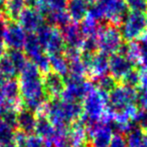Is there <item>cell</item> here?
Masks as SVG:
<instances>
[{
	"instance_id": "b9f144b4",
	"label": "cell",
	"mask_w": 147,
	"mask_h": 147,
	"mask_svg": "<svg viewBox=\"0 0 147 147\" xmlns=\"http://www.w3.org/2000/svg\"><path fill=\"white\" fill-rule=\"evenodd\" d=\"M0 147H18V146H17V144L14 142V141H10V142L1 144V145H0Z\"/></svg>"
},
{
	"instance_id": "d590c367",
	"label": "cell",
	"mask_w": 147,
	"mask_h": 147,
	"mask_svg": "<svg viewBox=\"0 0 147 147\" xmlns=\"http://www.w3.org/2000/svg\"><path fill=\"white\" fill-rule=\"evenodd\" d=\"M139 47H140L139 65H141L143 69L147 71V33L139 40Z\"/></svg>"
},
{
	"instance_id": "e0dca14e",
	"label": "cell",
	"mask_w": 147,
	"mask_h": 147,
	"mask_svg": "<svg viewBox=\"0 0 147 147\" xmlns=\"http://www.w3.org/2000/svg\"><path fill=\"white\" fill-rule=\"evenodd\" d=\"M89 73L93 76V78L98 79L109 73V55L102 53H95L91 61L90 71Z\"/></svg>"
},
{
	"instance_id": "f35d334b",
	"label": "cell",
	"mask_w": 147,
	"mask_h": 147,
	"mask_svg": "<svg viewBox=\"0 0 147 147\" xmlns=\"http://www.w3.org/2000/svg\"><path fill=\"white\" fill-rule=\"evenodd\" d=\"M109 147H128L125 135L120 134V133H114L110 141Z\"/></svg>"
},
{
	"instance_id": "7a4b0ae2",
	"label": "cell",
	"mask_w": 147,
	"mask_h": 147,
	"mask_svg": "<svg viewBox=\"0 0 147 147\" xmlns=\"http://www.w3.org/2000/svg\"><path fill=\"white\" fill-rule=\"evenodd\" d=\"M43 112L57 130H67L83 115L82 104L79 102H65L51 99L43 106Z\"/></svg>"
},
{
	"instance_id": "44dd1931",
	"label": "cell",
	"mask_w": 147,
	"mask_h": 147,
	"mask_svg": "<svg viewBox=\"0 0 147 147\" xmlns=\"http://www.w3.org/2000/svg\"><path fill=\"white\" fill-rule=\"evenodd\" d=\"M67 136H69V140L71 147L85 144V141L87 139V130L85 125L80 120L74 123L69 127Z\"/></svg>"
},
{
	"instance_id": "cb8c5ba5",
	"label": "cell",
	"mask_w": 147,
	"mask_h": 147,
	"mask_svg": "<svg viewBox=\"0 0 147 147\" xmlns=\"http://www.w3.org/2000/svg\"><path fill=\"white\" fill-rule=\"evenodd\" d=\"M49 67L55 73L61 75V77H67L69 75V61L63 53L49 55Z\"/></svg>"
},
{
	"instance_id": "d4e9b609",
	"label": "cell",
	"mask_w": 147,
	"mask_h": 147,
	"mask_svg": "<svg viewBox=\"0 0 147 147\" xmlns=\"http://www.w3.org/2000/svg\"><path fill=\"white\" fill-rule=\"evenodd\" d=\"M102 22L97 21L91 17L87 16L84 20L81 22L80 28L84 37H98L99 33L102 28Z\"/></svg>"
},
{
	"instance_id": "e575fe53",
	"label": "cell",
	"mask_w": 147,
	"mask_h": 147,
	"mask_svg": "<svg viewBox=\"0 0 147 147\" xmlns=\"http://www.w3.org/2000/svg\"><path fill=\"white\" fill-rule=\"evenodd\" d=\"M135 104L138 109H147V88L139 87L136 89Z\"/></svg>"
},
{
	"instance_id": "5bb4252c",
	"label": "cell",
	"mask_w": 147,
	"mask_h": 147,
	"mask_svg": "<svg viewBox=\"0 0 147 147\" xmlns=\"http://www.w3.org/2000/svg\"><path fill=\"white\" fill-rule=\"evenodd\" d=\"M42 82L45 94L47 97H51V99H57V97L61 96L65 86V78L53 71L45 73Z\"/></svg>"
},
{
	"instance_id": "4fadbf2b",
	"label": "cell",
	"mask_w": 147,
	"mask_h": 147,
	"mask_svg": "<svg viewBox=\"0 0 147 147\" xmlns=\"http://www.w3.org/2000/svg\"><path fill=\"white\" fill-rule=\"evenodd\" d=\"M134 67H136L130 59L119 53H114L109 57V73L118 82H120L123 77Z\"/></svg>"
},
{
	"instance_id": "ba28073f",
	"label": "cell",
	"mask_w": 147,
	"mask_h": 147,
	"mask_svg": "<svg viewBox=\"0 0 147 147\" xmlns=\"http://www.w3.org/2000/svg\"><path fill=\"white\" fill-rule=\"evenodd\" d=\"M93 2L101 7L104 20L116 26H120L129 12L124 0H93Z\"/></svg>"
},
{
	"instance_id": "74e56055",
	"label": "cell",
	"mask_w": 147,
	"mask_h": 147,
	"mask_svg": "<svg viewBox=\"0 0 147 147\" xmlns=\"http://www.w3.org/2000/svg\"><path fill=\"white\" fill-rule=\"evenodd\" d=\"M133 122L142 130L147 131V109H138Z\"/></svg>"
},
{
	"instance_id": "603a6c76",
	"label": "cell",
	"mask_w": 147,
	"mask_h": 147,
	"mask_svg": "<svg viewBox=\"0 0 147 147\" xmlns=\"http://www.w3.org/2000/svg\"><path fill=\"white\" fill-rule=\"evenodd\" d=\"M26 0H6L4 6V14L10 21H16L20 13L26 8Z\"/></svg>"
},
{
	"instance_id": "5b68a950",
	"label": "cell",
	"mask_w": 147,
	"mask_h": 147,
	"mask_svg": "<svg viewBox=\"0 0 147 147\" xmlns=\"http://www.w3.org/2000/svg\"><path fill=\"white\" fill-rule=\"evenodd\" d=\"M35 35L47 55L63 53L65 51V43L61 31L57 27L51 24H43L37 29Z\"/></svg>"
},
{
	"instance_id": "7c38bea8",
	"label": "cell",
	"mask_w": 147,
	"mask_h": 147,
	"mask_svg": "<svg viewBox=\"0 0 147 147\" xmlns=\"http://www.w3.org/2000/svg\"><path fill=\"white\" fill-rule=\"evenodd\" d=\"M18 23L26 32H36L45 24V15L35 7H26L18 17Z\"/></svg>"
},
{
	"instance_id": "d6986e66",
	"label": "cell",
	"mask_w": 147,
	"mask_h": 147,
	"mask_svg": "<svg viewBox=\"0 0 147 147\" xmlns=\"http://www.w3.org/2000/svg\"><path fill=\"white\" fill-rule=\"evenodd\" d=\"M22 49L27 59H29L31 61L30 63H33L38 57H40L41 55L45 53L37 36L35 34H33V33H29L27 35Z\"/></svg>"
},
{
	"instance_id": "ab89813d",
	"label": "cell",
	"mask_w": 147,
	"mask_h": 147,
	"mask_svg": "<svg viewBox=\"0 0 147 147\" xmlns=\"http://www.w3.org/2000/svg\"><path fill=\"white\" fill-rule=\"evenodd\" d=\"M5 24L6 23L3 22L2 19H0V59L5 55V51H6V45L4 43V39H3V31L5 28Z\"/></svg>"
},
{
	"instance_id": "ee69618b",
	"label": "cell",
	"mask_w": 147,
	"mask_h": 147,
	"mask_svg": "<svg viewBox=\"0 0 147 147\" xmlns=\"http://www.w3.org/2000/svg\"><path fill=\"white\" fill-rule=\"evenodd\" d=\"M0 119H1V115H0Z\"/></svg>"
},
{
	"instance_id": "8fae6325",
	"label": "cell",
	"mask_w": 147,
	"mask_h": 147,
	"mask_svg": "<svg viewBox=\"0 0 147 147\" xmlns=\"http://www.w3.org/2000/svg\"><path fill=\"white\" fill-rule=\"evenodd\" d=\"M26 37L27 32L16 21H10L5 24L3 39L6 47L9 49H22Z\"/></svg>"
},
{
	"instance_id": "f546056e",
	"label": "cell",
	"mask_w": 147,
	"mask_h": 147,
	"mask_svg": "<svg viewBox=\"0 0 147 147\" xmlns=\"http://www.w3.org/2000/svg\"><path fill=\"white\" fill-rule=\"evenodd\" d=\"M118 81L113 78L111 75H105V76L96 79L97 89L106 94H109L111 91L114 90L118 86Z\"/></svg>"
},
{
	"instance_id": "277c9868",
	"label": "cell",
	"mask_w": 147,
	"mask_h": 147,
	"mask_svg": "<svg viewBox=\"0 0 147 147\" xmlns=\"http://www.w3.org/2000/svg\"><path fill=\"white\" fill-rule=\"evenodd\" d=\"M120 31L125 41L140 40L147 33V14L128 12L120 25Z\"/></svg>"
},
{
	"instance_id": "3957f363",
	"label": "cell",
	"mask_w": 147,
	"mask_h": 147,
	"mask_svg": "<svg viewBox=\"0 0 147 147\" xmlns=\"http://www.w3.org/2000/svg\"><path fill=\"white\" fill-rule=\"evenodd\" d=\"M108 94L94 88L82 101L83 115L80 121L88 127L103 120L107 113Z\"/></svg>"
},
{
	"instance_id": "f6af8a7d",
	"label": "cell",
	"mask_w": 147,
	"mask_h": 147,
	"mask_svg": "<svg viewBox=\"0 0 147 147\" xmlns=\"http://www.w3.org/2000/svg\"><path fill=\"white\" fill-rule=\"evenodd\" d=\"M92 1H93V0H92Z\"/></svg>"
},
{
	"instance_id": "4316f807",
	"label": "cell",
	"mask_w": 147,
	"mask_h": 147,
	"mask_svg": "<svg viewBox=\"0 0 147 147\" xmlns=\"http://www.w3.org/2000/svg\"><path fill=\"white\" fill-rule=\"evenodd\" d=\"M47 20H49V24L53 26H59L63 28V26L67 25L71 22L69 15H67L65 10H61V11H53V12H49L47 14Z\"/></svg>"
},
{
	"instance_id": "4dcf8cb0",
	"label": "cell",
	"mask_w": 147,
	"mask_h": 147,
	"mask_svg": "<svg viewBox=\"0 0 147 147\" xmlns=\"http://www.w3.org/2000/svg\"><path fill=\"white\" fill-rule=\"evenodd\" d=\"M7 57L10 59V61H12L13 65L15 67V69H17V71H20L23 67L26 65L27 61V57L24 55L21 49H10L9 53H7Z\"/></svg>"
},
{
	"instance_id": "7402d4cb",
	"label": "cell",
	"mask_w": 147,
	"mask_h": 147,
	"mask_svg": "<svg viewBox=\"0 0 147 147\" xmlns=\"http://www.w3.org/2000/svg\"><path fill=\"white\" fill-rule=\"evenodd\" d=\"M128 147H147V136L144 130L135 126L125 134Z\"/></svg>"
},
{
	"instance_id": "f1b7e54d",
	"label": "cell",
	"mask_w": 147,
	"mask_h": 147,
	"mask_svg": "<svg viewBox=\"0 0 147 147\" xmlns=\"http://www.w3.org/2000/svg\"><path fill=\"white\" fill-rule=\"evenodd\" d=\"M140 74L141 71L138 67H134L125 75L120 81L121 85L129 87L132 89H137L140 87Z\"/></svg>"
},
{
	"instance_id": "9c48e42d",
	"label": "cell",
	"mask_w": 147,
	"mask_h": 147,
	"mask_svg": "<svg viewBox=\"0 0 147 147\" xmlns=\"http://www.w3.org/2000/svg\"><path fill=\"white\" fill-rule=\"evenodd\" d=\"M87 137H89L91 147H109L114 134L109 122L101 120L86 127Z\"/></svg>"
},
{
	"instance_id": "7bdbcfd3",
	"label": "cell",
	"mask_w": 147,
	"mask_h": 147,
	"mask_svg": "<svg viewBox=\"0 0 147 147\" xmlns=\"http://www.w3.org/2000/svg\"><path fill=\"white\" fill-rule=\"evenodd\" d=\"M145 133H146V136H147V131H145Z\"/></svg>"
},
{
	"instance_id": "836d02e7",
	"label": "cell",
	"mask_w": 147,
	"mask_h": 147,
	"mask_svg": "<svg viewBox=\"0 0 147 147\" xmlns=\"http://www.w3.org/2000/svg\"><path fill=\"white\" fill-rule=\"evenodd\" d=\"M83 53H95L99 49L98 47V38L97 37H84V40L81 45Z\"/></svg>"
},
{
	"instance_id": "1f68e13d",
	"label": "cell",
	"mask_w": 147,
	"mask_h": 147,
	"mask_svg": "<svg viewBox=\"0 0 147 147\" xmlns=\"http://www.w3.org/2000/svg\"><path fill=\"white\" fill-rule=\"evenodd\" d=\"M14 136V128L0 120V145L13 141Z\"/></svg>"
},
{
	"instance_id": "9a60e30c",
	"label": "cell",
	"mask_w": 147,
	"mask_h": 147,
	"mask_svg": "<svg viewBox=\"0 0 147 147\" xmlns=\"http://www.w3.org/2000/svg\"><path fill=\"white\" fill-rule=\"evenodd\" d=\"M89 8V0H67L65 11L71 21L74 23H81L88 15Z\"/></svg>"
},
{
	"instance_id": "ffe728a7",
	"label": "cell",
	"mask_w": 147,
	"mask_h": 147,
	"mask_svg": "<svg viewBox=\"0 0 147 147\" xmlns=\"http://www.w3.org/2000/svg\"><path fill=\"white\" fill-rule=\"evenodd\" d=\"M34 132L45 140L53 142V139L55 135V128L51 123V121L47 119V117L43 114L36 117Z\"/></svg>"
},
{
	"instance_id": "ac0fdd59",
	"label": "cell",
	"mask_w": 147,
	"mask_h": 147,
	"mask_svg": "<svg viewBox=\"0 0 147 147\" xmlns=\"http://www.w3.org/2000/svg\"><path fill=\"white\" fill-rule=\"evenodd\" d=\"M36 116L34 112H31L28 109H22L17 112L16 127L20 132L24 134H32L35 129Z\"/></svg>"
},
{
	"instance_id": "60d3db41",
	"label": "cell",
	"mask_w": 147,
	"mask_h": 147,
	"mask_svg": "<svg viewBox=\"0 0 147 147\" xmlns=\"http://www.w3.org/2000/svg\"><path fill=\"white\" fill-rule=\"evenodd\" d=\"M6 0H0V19H2L3 15H4V6Z\"/></svg>"
},
{
	"instance_id": "8992f818",
	"label": "cell",
	"mask_w": 147,
	"mask_h": 147,
	"mask_svg": "<svg viewBox=\"0 0 147 147\" xmlns=\"http://www.w3.org/2000/svg\"><path fill=\"white\" fill-rule=\"evenodd\" d=\"M97 38L100 51L108 55L118 53L121 45L124 41L119 26L109 23L105 26H102Z\"/></svg>"
},
{
	"instance_id": "83f0119b",
	"label": "cell",
	"mask_w": 147,
	"mask_h": 147,
	"mask_svg": "<svg viewBox=\"0 0 147 147\" xmlns=\"http://www.w3.org/2000/svg\"><path fill=\"white\" fill-rule=\"evenodd\" d=\"M87 73H88V71H87L85 65L83 63L81 57L69 61V75L67 76L73 77V78L85 79Z\"/></svg>"
},
{
	"instance_id": "6da1fadb",
	"label": "cell",
	"mask_w": 147,
	"mask_h": 147,
	"mask_svg": "<svg viewBox=\"0 0 147 147\" xmlns=\"http://www.w3.org/2000/svg\"><path fill=\"white\" fill-rule=\"evenodd\" d=\"M19 90L20 99L25 109L31 112L42 110L47 103V94L43 87L40 71L32 63L26 65L19 71Z\"/></svg>"
},
{
	"instance_id": "30bf717a",
	"label": "cell",
	"mask_w": 147,
	"mask_h": 147,
	"mask_svg": "<svg viewBox=\"0 0 147 147\" xmlns=\"http://www.w3.org/2000/svg\"><path fill=\"white\" fill-rule=\"evenodd\" d=\"M20 105V90L16 80L10 79L0 83V109H18Z\"/></svg>"
},
{
	"instance_id": "d6a6232c",
	"label": "cell",
	"mask_w": 147,
	"mask_h": 147,
	"mask_svg": "<svg viewBox=\"0 0 147 147\" xmlns=\"http://www.w3.org/2000/svg\"><path fill=\"white\" fill-rule=\"evenodd\" d=\"M130 11L147 14V0H124Z\"/></svg>"
},
{
	"instance_id": "52a82bcc",
	"label": "cell",
	"mask_w": 147,
	"mask_h": 147,
	"mask_svg": "<svg viewBox=\"0 0 147 147\" xmlns=\"http://www.w3.org/2000/svg\"><path fill=\"white\" fill-rule=\"evenodd\" d=\"M65 86L61 93V100L65 102H79L84 100V98L95 88L93 83L85 79L73 78L67 76L65 79Z\"/></svg>"
},
{
	"instance_id": "484cf974",
	"label": "cell",
	"mask_w": 147,
	"mask_h": 147,
	"mask_svg": "<svg viewBox=\"0 0 147 147\" xmlns=\"http://www.w3.org/2000/svg\"><path fill=\"white\" fill-rule=\"evenodd\" d=\"M17 74L18 71L13 65L10 59L7 57V55L0 59V83L10 79H14L17 76Z\"/></svg>"
},
{
	"instance_id": "8d00e7d4",
	"label": "cell",
	"mask_w": 147,
	"mask_h": 147,
	"mask_svg": "<svg viewBox=\"0 0 147 147\" xmlns=\"http://www.w3.org/2000/svg\"><path fill=\"white\" fill-rule=\"evenodd\" d=\"M22 147H45V139L37 134H27Z\"/></svg>"
},
{
	"instance_id": "2e32d148",
	"label": "cell",
	"mask_w": 147,
	"mask_h": 147,
	"mask_svg": "<svg viewBox=\"0 0 147 147\" xmlns=\"http://www.w3.org/2000/svg\"><path fill=\"white\" fill-rule=\"evenodd\" d=\"M61 31L65 40V47H75L81 49V45L84 40V35L78 23H69L67 25L63 26Z\"/></svg>"
}]
</instances>
